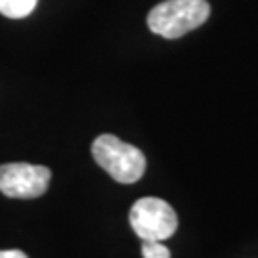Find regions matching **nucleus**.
<instances>
[{"mask_svg":"<svg viewBox=\"0 0 258 258\" xmlns=\"http://www.w3.org/2000/svg\"><path fill=\"white\" fill-rule=\"evenodd\" d=\"M0 258H29L23 250L10 249V250H0Z\"/></svg>","mask_w":258,"mask_h":258,"instance_id":"7","label":"nucleus"},{"mask_svg":"<svg viewBox=\"0 0 258 258\" xmlns=\"http://www.w3.org/2000/svg\"><path fill=\"white\" fill-rule=\"evenodd\" d=\"M37 0H0V14L10 19L27 18L35 10Z\"/></svg>","mask_w":258,"mask_h":258,"instance_id":"5","label":"nucleus"},{"mask_svg":"<svg viewBox=\"0 0 258 258\" xmlns=\"http://www.w3.org/2000/svg\"><path fill=\"white\" fill-rule=\"evenodd\" d=\"M142 254L144 258H170V250L161 241H144Z\"/></svg>","mask_w":258,"mask_h":258,"instance_id":"6","label":"nucleus"},{"mask_svg":"<svg viewBox=\"0 0 258 258\" xmlns=\"http://www.w3.org/2000/svg\"><path fill=\"white\" fill-rule=\"evenodd\" d=\"M94 161L119 184H134L146 172V157L113 134H102L92 144Z\"/></svg>","mask_w":258,"mask_h":258,"instance_id":"2","label":"nucleus"},{"mask_svg":"<svg viewBox=\"0 0 258 258\" xmlns=\"http://www.w3.org/2000/svg\"><path fill=\"white\" fill-rule=\"evenodd\" d=\"M211 16L207 0H166L149 12L148 27L165 38H180L201 27Z\"/></svg>","mask_w":258,"mask_h":258,"instance_id":"1","label":"nucleus"},{"mask_svg":"<svg viewBox=\"0 0 258 258\" xmlns=\"http://www.w3.org/2000/svg\"><path fill=\"white\" fill-rule=\"evenodd\" d=\"M52 172L48 166L31 163L0 165V194L12 199H35L46 194Z\"/></svg>","mask_w":258,"mask_h":258,"instance_id":"4","label":"nucleus"},{"mask_svg":"<svg viewBox=\"0 0 258 258\" xmlns=\"http://www.w3.org/2000/svg\"><path fill=\"white\" fill-rule=\"evenodd\" d=\"M130 226L142 241H165L174 235L178 216L159 197H144L130 209Z\"/></svg>","mask_w":258,"mask_h":258,"instance_id":"3","label":"nucleus"}]
</instances>
